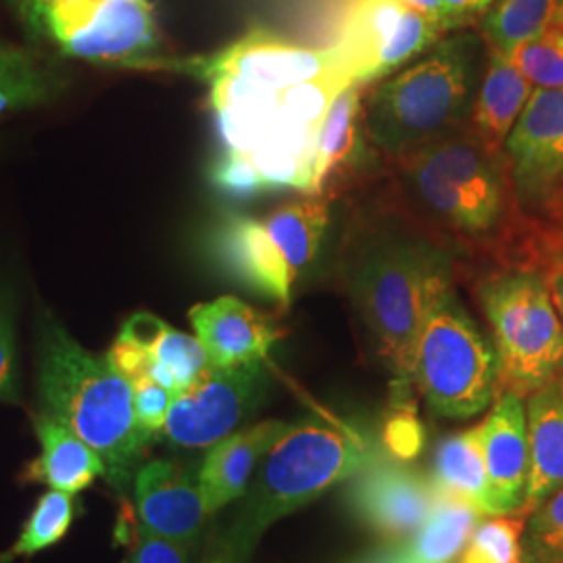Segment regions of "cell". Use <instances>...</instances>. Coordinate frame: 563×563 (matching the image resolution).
Listing matches in <instances>:
<instances>
[{"instance_id":"cell-37","label":"cell","mask_w":563,"mask_h":563,"mask_svg":"<svg viewBox=\"0 0 563 563\" xmlns=\"http://www.w3.org/2000/svg\"><path fill=\"white\" fill-rule=\"evenodd\" d=\"M547 278H549L553 305H555V309H558L563 323V269H553L551 274H547Z\"/></svg>"},{"instance_id":"cell-36","label":"cell","mask_w":563,"mask_h":563,"mask_svg":"<svg viewBox=\"0 0 563 563\" xmlns=\"http://www.w3.org/2000/svg\"><path fill=\"white\" fill-rule=\"evenodd\" d=\"M405 7H409L411 11H418L430 20L439 21L441 15V0H401ZM441 23V21H439Z\"/></svg>"},{"instance_id":"cell-32","label":"cell","mask_w":563,"mask_h":563,"mask_svg":"<svg viewBox=\"0 0 563 563\" xmlns=\"http://www.w3.org/2000/svg\"><path fill=\"white\" fill-rule=\"evenodd\" d=\"M4 86L46 88L59 95L63 81L51 69H46L32 53L0 42V88Z\"/></svg>"},{"instance_id":"cell-27","label":"cell","mask_w":563,"mask_h":563,"mask_svg":"<svg viewBox=\"0 0 563 563\" xmlns=\"http://www.w3.org/2000/svg\"><path fill=\"white\" fill-rule=\"evenodd\" d=\"M523 526L526 518L514 514L478 523L460 563H523Z\"/></svg>"},{"instance_id":"cell-30","label":"cell","mask_w":563,"mask_h":563,"mask_svg":"<svg viewBox=\"0 0 563 563\" xmlns=\"http://www.w3.org/2000/svg\"><path fill=\"white\" fill-rule=\"evenodd\" d=\"M0 405H21L18 297L0 286Z\"/></svg>"},{"instance_id":"cell-21","label":"cell","mask_w":563,"mask_h":563,"mask_svg":"<svg viewBox=\"0 0 563 563\" xmlns=\"http://www.w3.org/2000/svg\"><path fill=\"white\" fill-rule=\"evenodd\" d=\"M32 422L41 453L25 463L20 474L21 483L44 484L53 490L78 495L92 486L97 478H104L107 467L101 455L67 426L44 413H36Z\"/></svg>"},{"instance_id":"cell-31","label":"cell","mask_w":563,"mask_h":563,"mask_svg":"<svg viewBox=\"0 0 563 563\" xmlns=\"http://www.w3.org/2000/svg\"><path fill=\"white\" fill-rule=\"evenodd\" d=\"M399 393L395 395V407L386 423L384 441L388 451L397 460H411L422 449V426L416 418V405L409 401L411 384L397 383Z\"/></svg>"},{"instance_id":"cell-11","label":"cell","mask_w":563,"mask_h":563,"mask_svg":"<svg viewBox=\"0 0 563 563\" xmlns=\"http://www.w3.org/2000/svg\"><path fill=\"white\" fill-rule=\"evenodd\" d=\"M267 374L263 363L209 367L174 397L162 437L181 449H209L230 437L262 402Z\"/></svg>"},{"instance_id":"cell-16","label":"cell","mask_w":563,"mask_h":563,"mask_svg":"<svg viewBox=\"0 0 563 563\" xmlns=\"http://www.w3.org/2000/svg\"><path fill=\"white\" fill-rule=\"evenodd\" d=\"M188 320L213 367L265 363L284 336L274 318L236 297L199 302L190 309Z\"/></svg>"},{"instance_id":"cell-13","label":"cell","mask_w":563,"mask_h":563,"mask_svg":"<svg viewBox=\"0 0 563 563\" xmlns=\"http://www.w3.org/2000/svg\"><path fill=\"white\" fill-rule=\"evenodd\" d=\"M107 357L130 384L151 380L167 388L174 397L190 388L211 367L197 336L184 334L146 311L125 320Z\"/></svg>"},{"instance_id":"cell-28","label":"cell","mask_w":563,"mask_h":563,"mask_svg":"<svg viewBox=\"0 0 563 563\" xmlns=\"http://www.w3.org/2000/svg\"><path fill=\"white\" fill-rule=\"evenodd\" d=\"M507 55L534 88H563V23L544 30Z\"/></svg>"},{"instance_id":"cell-26","label":"cell","mask_w":563,"mask_h":563,"mask_svg":"<svg viewBox=\"0 0 563 563\" xmlns=\"http://www.w3.org/2000/svg\"><path fill=\"white\" fill-rule=\"evenodd\" d=\"M80 516L81 504L76 499V495L53 488L46 490L30 511L21 528L20 539L9 551L0 553V563H13L20 558H34L36 553L59 544Z\"/></svg>"},{"instance_id":"cell-41","label":"cell","mask_w":563,"mask_h":563,"mask_svg":"<svg viewBox=\"0 0 563 563\" xmlns=\"http://www.w3.org/2000/svg\"><path fill=\"white\" fill-rule=\"evenodd\" d=\"M555 211H558V213H562L563 216V195L562 199H560V202H558V207H555Z\"/></svg>"},{"instance_id":"cell-15","label":"cell","mask_w":563,"mask_h":563,"mask_svg":"<svg viewBox=\"0 0 563 563\" xmlns=\"http://www.w3.org/2000/svg\"><path fill=\"white\" fill-rule=\"evenodd\" d=\"M134 511L144 530L178 543H197L209 511L199 476L186 465L153 460L134 476Z\"/></svg>"},{"instance_id":"cell-4","label":"cell","mask_w":563,"mask_h":563,"mask_svg":"<svg viewBox=\"0 0 563 563\" xmlns=\"http://www.w3.org/2000/svg\"><path fill=\"white\" fill-rule=\"evenodd\" d=\"M369 455L357 432L323 418L288 423L242 495L234 520L211 544L202 563H246L263 532L355 476Z\"/></svg>"},{"instance_id":"cell-40","label":"cell","mask_w":563,"mask_h":563,"mask_svg":"<svg viewBox=\"0 0 563 563\" xmlns=\"http://www.w3.org/2000/svg\"><path fill=\"white\" fill-rule=\"evenodd\" d=\"M367 563H405V560H402L401 553H399V551H395V553H388V555H383V558H378V560H372V562Z\"/></svg>"},{"instance_id":"cell-23","label":"cell","mask_w":563,"mask_h":563,"mask_svg":"<svg viewBox=\"0 0 563 563\" xmlns=\"http://www.w3.org/2000/svg\"><path fill=\"white\" fill-rule=\"evenodd\" d=\"M437 493L478 507L483 516H499L490 493L483 455V422L444 439L434 460Z\"/></svg>"},{"instance_id":"cell-22","label":"cell","mask_w":563,"mask_h":563,"mask_svg":"<svg viewBox=\"0 0 563 563\" xmlns=\"http://www.w3.org/2000/svg\"><path fill=\"white\" fill-rule=\"evenodd\" d=\"M532 92L534 84L511 57L488 48V67L470 111V132L490 151L501 153Z\"/></svg>"},{"instance_id":"cell-10","label":"cell","mask_w":563,"mask_h":563,"mask_svg":"<svg viewBox=\"0 0 563 563\" xmlns=\"http://www.w3.org/2000/svg\"><path fill=\"white\" fill-rule=\"evenodd\" d=\"M443 34L439 21L411 11L401 0H357L336 48L353 80L367 86L393 76Z\"/></svg>"},{"instance_id":"cell-7","label":"cell","mask_w":563,"mask_h":563,"mask_svg":"<svg viewBox=\"0 0 563 563\" xmlns=\"http://www.w3.org/2000/svg\"><path fill=\"white\" fill-rule=\"evenodd\" d=\"M499 360V390L522 399L544 386H563V323L549 278L534 267H505L476 284Z\"/></svg>"},{"instance_id":"cell-18","label":"cell","mask_w":563,"mask_h":563,"mask_svg":"<svg viewBox=\"0 0 563 563\" xmlns=\"http://www.w3.org/2000/svg\"><path fill=\"white\" fill-rule=\"evenodd\" d=\"M286 428V422L267 420L232 432L220 443L209 446L199 470V484L209 516L241 499L255 470L278 443Z\"/></svg>"},{"instance_id":"cell-14","label":"cell","mask_w":563,"mask_h":563,"mask_svg":"<svg viewBox=\"0 0 563 563\" xmlns=\"http://www.w3.org/2000/svg\"><path fill=\"white\" fill-rule=\"evenodd\" d=\"M351 490L355 511L390 539L416 534L437 504V488L402 463L367 455Z\"/></svg>"},{"instance_id":"cell-6","label":"cell","mask_w":563,"mask_h":563,"mask_svg":"<svg viewBox=\"0 0 563 563\" xmlns=\"http://www.w3.org/2000/svg\"><path fill=\"white\" fill-rule=\"evenodd\" d=\"M474 41H441L426 57L383 81L363 107L367 141L386 159L460 130L472 111Z\"/></svg>"},{"instance_id":"cell-39","label":"cell","mask_w":563,"mask_h":563,"mask_svg":"<svg viewBox=\"0 0 563 563\" xmlns=\"http://www.w3.org/2000/svg\"><path fill=\"white\" fill-rule=\"evenodd\" d=\"M547 253L553 263V269H563V236H558L555 241L549 242Z\"/></svg>"},{"instance_id":"cell-20","label":"cell","mask_w":563,"mask_h":563,"mask_svg":"<svg viewBox=\"0 0 563 563\" xmlns=\"http://www.w3.org/2000/svg\"><path fill=\"white\" fill-rule=\"evenodd\" d=\"M363 86L351 84L332 101L318 142L311 195L332 197L334 188L353 176L365 157Z\"/></svg>"},{"instance_id":"cell-35","label":"cell","mask_w":563,"mask_h":563,"mask_svg":"<svg viewBox=\"0 0 563 563\" xmlns=\"http://www.w3.org/2000/svg\"><path fill=\"white\" fill-rule=\"evenodd\" d=\"M495 0H441V27L444 34L467 23L483 20Z\"/></svg>"},{"instance_id":"cell-12","label":"cell","mask_w":563,"mask_h":563,"mask_svg":"<svg viewBox=\"0 0 563 563\" xmlns=\"http://www.w3.org/2000/svg\"><path fill=\"white\" fill-rule=\"evenodd\" d=\"M504 151L518 201L558 207L563 195V88H534Z\"/></svg>"},{"instance_id":"cell-9","label":"cell","mask_w":563,"mask_h":563,"mask_svg":"<svg viewBox=\"0 0 563 563\" xmlns=\"http://www.w3.org/2000/svg\"><path fill=\"white\" fill-rule=\"evenodd\" d=\"M413 386L432 413L467 420L497 399L499 360L495 344L465 313L455 290L434 305L416 349Z\"/></svg>"},{"instance_id":"cell-1","label":"cell","mask_w":563,"mask_h":563,"mask_svg":"<svg viewBox=\"0 0 563 563\" xmlns=\"http://www.w3.org/2000/svg\"><path fill=\"white\" fill-rule=\"evenodd\" d=\"M132 69L207 84L222 142L211 178L234 197L284 188L311 195L320 128L332 101L355 84L336 46H297L265 30L209 55L151 57Z\"/></svg>"},{"instance_id":"cell-5","label":"cell","mask_w":563,"mask_h":563,"mask_svg":"<svg viewBox=\"0 0 563 563\" xmlns=\"http://www.w3.org/2000/svg\"><path fill=\"white\" fill-rule=\"evenodd\" d=\"M451 288V262L422 239L386 236L372 242L355 263L353 301L397 383L413 384L423 323Z\"/></svg>"},{"instance_id":"cell-17","label":"cell","mask_w":563,"mask_h":563,"mask_svg":"<svg viewBox=\"0 0 563 563\" xmlns=\"http://www.w3.org/2000/svg\"><path fill=\"white\" fill-rule=\"evenodd\" d=\"M483 455L499 516L518 514L526 497L530 444L526 405L516 393H501L483 422Z\"/></svg>"},{"instance_id":"cell-24","label":"cell","mask_w":563,"mask_h":563,"mask_svg":"<svg viewBox=\"0 0 563 563\" xmlns=\"http://www.w3.org/2000/svg\"><path fill=\"white\" fill-rule=\"evenodd\" d=\"M437 504L413 541L401 549L405 563H451L478 528L483 511L463 499L437 493Z\"/></svg>"},{"instance_id":"cell-8","label":"cell","mask_w":563,"mask_h":563,"mask_svg":"<svg viewBox=\"0 0 563 563\" xmlns=\"http://www.w3.org/2000/svg\"><path fill=\"white\" fill-rule=\"evenodd\" d=\"M330 225V197L307 195L265 216H232L218 234L225 269L249 290L288 309Z\"/></svg>"},{"instance_id":"cell-34","label":"cell","mask_w":563,"mask_h":563,"mask_svg":"<svg viewBox=\"0 0 563 563\" xmlns=\"http://www.w3.org/2000/svg\"><path fill=\"white\" fill-rule=\"evenodd\" d=\"M132 388H134V413L142 430L148 432L151 437L162 434L174 395L167 388L151 380L134 383Z\"/></svg>"},{"instance_id":"cell-25","label":"cell","mask_w":563,"mask_h":563,"mask_svg":"<svg viewBox=\"0 0 563 563\" xmlns=\"http://www.w3.org/2000/svg\"><path fill=\"white\" fill-rule=\"evenodd\" d=\"M563 23V0H497L483 18L488 48L511 53Z\"/></svg>"},{"instance_id":"cell-33","label":"cell","mask_w":563,"mask_h":563,"mask_svg":"<svg viewBox=\"0 0 563 563\" xmlns=\"http://www.w3.org/2000/svg\"><path fill=\"white\" fill-rule=\"evenodd\" d=\"M125 541L130 543L128 563H192L190 544L178 543L172 539H163L136 523L134 516H128V526L123 528Z\"/></svg>"},{"instance_id":"cell-19","label":"cell","mask_w":563,"mask_h":563,"mask_svg":"<svg viewBox=\"0 0 563 563\" xmlns=\"http://www.w3.org/2000/svg\"><path fill=\"white\" fill-rule=\"evenodd\" d=\"M530 472L526 497L518 514L530 518L563 488V386H544L526 402Z\"/></svg>"},{"instance_id":"cell-29","label":"cell","mask_w":563,"mask_h":563,"mask_svg":"<svg viewBox=\"0 0 563 563\" xmlns=\"http://www.w3.org/2000/svg\"><path fill=\"white\" fill-rule=\"evenodd\" d=\"M523 563H563V488L523 526Z\"/></svg>"},{"instance_id":"cell-2","label":"cell","mask_w":563,"mask_h":563,"mask_svg":"<svg viewBox=\"0 0 563 563\" xmlns=\"http://www.w3.org/2000/svg\"><path fill=\"white\" fill-rule=\"evenodd\" d=\"M36 393L41 411L67 426L101 455L107 483L125 493L151 434L134 413V388L107 353L84 349L48 311L38 322Z\"/></svg>"},{"instance_id":"cell-38","label":"cell","mask_w":563,"mask_h":563,"mask_svg":"<svg viewBox=\"0 0 563 563\" xmlns=\"http://www.w3.org/2000/svg\"><path fill=\"white\" fill-rule=\"evenodd\" d=\"M11 7L18 11L21 21L25 23V27L30 30V23H32V15H34V0H9Z\"/></svg>"},{"instance_id":"cell-3","label":"cell","mask_w":563,"mask_h":563,"mask_svg":"<svg viewBox=\"0 0 563 563\" xmlns=\"http://www.w3.org/2000/svg\"><path fill=\"white\" fill-rule=\"evenodd\" d=\"M395 167L423 218L470 253L495 251L518 201L505 151H490L470 128L420 146Z\"/></svg>"}]
</instances>
